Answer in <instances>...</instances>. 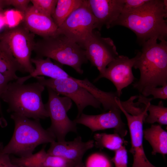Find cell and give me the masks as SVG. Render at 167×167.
<instances>
[{
	"mask_svg": "<svg viewBox=\"0 0 167 167\" xmlns=\"http://www.w3.org/2000/svg\"><path fill=\"white\" fill-rule=\"evenodd\" d=\"M151 101L148 103V111L149 114L145 118L144 122L153 124L157 122L160 124H167V108L165 107L162 101H160L157 105L151 104Z\"/></svg>",
	"mask_w": 167,
	"mask_h": 167,
	"instance_id": "cell-22",
	"label": "cell"
},
{
	"mask_svg": "<svg viewBox=\"0 0 167 167\" xmlns=\"http://www.w3.org/2000/svg\"><path fill=\"white\" fill-rule=\"evenodd\" d=\"M143 137L151 145L153 155L167 154V132L161 125L152 124L143 131Z\"/></svg>",
	"mask_w": 167,
	"mask_h": 167,
	"instance_id": "cell-18",
	"label": "cell"
},
{
	"mask_svg": "<svg viewBox=\"0 0 167 167\" xmlns=\"http://www.w3.org/2000/svg\"><path fill=\"white\" fill-rule=\"evenodd\" d=\"M1 11L0 10V14H1Z\"/></svg>",
	"mask_w": 167,
	"mask_h": 167,
	"instance_id": "cell-33",
	"label": "cell"
},
{
	"mask_svg": "<svg viewBox=\"0 0 167 167\" xmlns=\"http://www.w3.org/2000/svg\"><path fill=\"white\" fill-rule=\"evenodd\" d=\"M19 166V167H22V166Z\"/></svg>",
	"mask_w": 167,
	"mask_h": 167,
	"instance_id": "cell-34",
	"label": "cell"
},
{
	"mask_svg": "<svg viewBox=\"0 0 167 167\" xmlns=\"http://www.w3.org/2000/svg\"><path fill=\"white\" fill-rule=\"evenodd\" d=\"M23 15L24 24L35 35L45 37L56 34L58 27L51 17L39 12L32 5L28 6Z\"/></svg>",
	"mask_w": 167,
	"mask_h": 167,
	"instance_id": "cell-16",
	"label": "cell"
},
{
	"mask_svg": "<svg viewBox=\"0 0 167 167\" xmlns=\"http://www.w3.org/2000/svg\"><path fill=\"white\" fill-rule=\"evenodd\" d=\"M112 161L108 156L100 152L92 153L86 161L85 167H113Z\"/></svg>",
	"mask_w": 167,
	"mask_h": 167,
	"instance_id": "cell-23",
	"label": "cell"
},
{
	"mask_svg": "<svg viewBox=\"0 0 167 167\" xmlns=\"http://www.w3.org/2000/svg\"><path fill=\"white\" fill-rule=\"evenodd\" d=\"M96 28V20L87 0H83L81 4L58 28L56 34L65 35L84 49L87 40Z\"/></svg>",
	"mask_w": 167,
	"mask_h": 167,
	"instance_id": "cell-8",
	"label": "cell"
},
{
	"mask_svg": "<svg viewBox=\"0 0 167 167\" xmlns=\"http://www.w3.org/2000/svg\"><path fill=\"white\" fill-rule=\"evenodd\" d=\"M141 46L133 66L140 71V78L133 86L140 93L146 87L167 85V41L157 43L156 39H151Z\"/></svg>",
	"mask_w": 167,
	"mask_h": 167,
	"instance_id": "cell-2",
	"label": "cell"
},
{
	"mask_svg": "<svg viewBox=\"0 0 167 167\" xmlns=\"http://www.w3.org/2000/svg\"><path fill=\"white\" fill-rule=\"evenodd\" d=\"M90 8L100 30L105 26L108 29L114 26L121 14L124 0H87Z\"/></svg>",
	"mask_w": 167,
	"mask_h": 167,
	"instance_id": "cell-14",
	"label": "cell"
},
{
	"mask_svg": "<svg viewBox=\"0 0 167 167\" xmlns=\"http://www.w3.org/2000/svg\"><path fill=\"white\" fill-rule=\"evenodd\" d=\"M94 146L93 140L84 142L78 136L71 141H54L50 143L47 152L49 155L61 157L77 164L82 162L84 154Z\"/></svg>",
	"mask_w": 167,
	"mask_h": 167,
	"instance_id": "cell-15",
	"label": "cell"
},
{
	"mask_svg": "<svg viewBox=\"0 0 167 167\" xmlns=\"http://www.w3.org/2000/svg\"><path fill=\"white\" fill-rule=\"evenodd\" d=\"M75 166L74 167H75Z\"/></svg>",
	"mask_w": 167,
	"mask_h": 167,
	"instance_id": "cell-35",
	"label": "cell"
},
{
	"mask_svg": "<svg viewBox=\"0 0 167 167\" xmlns=\"http://www.w3.org/2000/svg\"><path fill=\"white\" fill-rule=\"evenodd\" d=\"M94 146L101 149L106 148L115 151L123 145L124 138L117 133L96 134L94 136Z\"/></svg>",
	"mask_w": 167,
	"mask_h": 167,
	"instance_id": "cell-21",
	"label": "cell"
},
{
	"mask_svg": "<svg viewBox=\"0 0 167 167\" xmlns=\"http://www.w3.org/2000/svg\"><path fill=\"white\" fill-rule=\"evenodd\" d=\"M45 87L38 82L24 84L16 80L10 82L1 99L7 103V111L28 118L44 119L49 117L42 94Z\"/></svg>",
	"mask_w": 167,
	"mask_h": 167,
	"instance_id": "cell-3",
	"label": "cell"
},
{
	"mask_svg": "<svg viewBox=\"0 0 167 167\" xmlns=\"http://www.w3.org/2000/svg\"><path fill=\"white\" fill-rule=\"evenodd\" d=\"M141 93L142 95L146 97L152 95L153 96V99L167 100V85L159 88L152 86L146 87L143 89Z\"/></svg>",
	"mask_w": 167,
	"mask_h": 167,
	"instance_id": "cell-25",
	"label": "cell"
},
{
	"mask_svg": "<svg viewBox=\"0 0 167 167\" xmlns=\"http://www.w3.org/2000/svg\"><path fill=\"white\" fill-rule=\"evenodd\" d=\"M33 51L37 57L49 58L72 68L82 74V65L88 62L85 50L63 34L42 37L35 42Z\"/></svg>",
	"mask_w": 167,
	"mask_h": 167,
	"instance_id": "cell-5",
	"label": "cell"
},
{
	"mask_svg": "<svg viewBox=\"0 0 167 167\" xmlns=\"http://www.w3.org/2000/svg\"><path fill=\"white\" fill-rule=\"evenodd\" d=\"M83 1V0H58L51 17L58 28L81 4Z\"/></svg>",
	"mask_w": 167,
	"mask_h": 167,
	"instance_id": "cell-20",
	"label": "cell"
},
{
	"mask_svg": "<svg viewBox=\"0 0 167 167\" xmlns=\"http://www.w3.org/2000/svg\"><path fill=\"white\" fill-rule=\"evenodd\" d=\"M11 118L14 121L15 128L10 141L2 149L3 153L27 157L33 154L38 145L55 141L49 130L42 127L40 119L31 120L15 113H11Z\"/></svg>",
	"mask_w": 167,
	"mask_h": 167,
	"instance_id": "cell-4",
	"label": "cell"
},
{
	"mask_svg": "<svg viewBox=\"0 0 167 167\" xmlns=\"http://www.w3.org/2000/svg\"><path fill=\"white\" fill-rule=\"evenodd\" d=\"M3 147V143L0 142V167H19L11 162L10 154L2 152Z\"/></svg>",
	"mask_w": 167,
	"mask_h": 167,
	"instance_id": "cell-29",
	"label": "cell"
},
{
	"mask_svg": "<svg viewBox=\"0 0 167 167\" xmlns=\"http://www.w3.org/2000/svg\"><path fill=\"white\" fill-rule=\"evenodd\" d=\"M114 155L111 159L114 167H127V151L124 145L115 151Z\"/></svg>",
	"mask_w": 167,
	"mask_h": 167,
	"instance_id": "cell-26",
	"label": "cell"
},
{
	"mask_svg": "<svg viewBox=\"0 0 167 167\" xmlns=\"http://www.w3.org/2000/svg\"><path fill=\"white\" fill-rule=\"evenodd\" d=\"M6 6L5 0H0V10L1 11H2L4 7Z\"/></svg>",
	"mask_w": 167,
	"mask_h": 167,
	"instance_id": "cell-31",
	"label": "cell"
},
{
	"mask_svg": "<svg viewBox=\"0 0 167 167\" xmlns=\"http://www.w3.org/2000/svg\"><path fill=\"white\" fill-rule=\"evenodd\" d=\"M10 81H11L10 79L0 72V115L2 118H3V114L1 102V96L8 83Z\"/></svg>",
	"mask_w": 167,
	"mask_h": 167,
	"instance_id": "cell-30",
	"label": "cell"
},
{
	"mask_svg": "<svg viewBox=\"0 0 167 167\" xmlns=\"http://www.w3.org/2000/svg\"><path fill=\"white\" fill-rule=\"evenodd\" d=\"M167 1L149 0L140 7L122 12L114 24L126 27L136 35L140 45L152 38H167Z\"/></svg>",
	"mask_w": 167,
	"mask_h": 167,
	"instance_id": "cell-1",
	"label": "cell"
},
{
	"mask_svg": "<svg viewBox=\"0 0 167 167\" xmlns=\"http://www.w3.org/2000/svg\"><path fill=\"white\" fill-rule=\"evenodd\" d=\"M45 87L49 88L59 95L66 96L76 104L78 109V117L88 106L100 108L101 104L96 97L76 81L77 78H70L46 79L44 76L35 77Z\"/></svg>",
	"mask_w": 167,
	"mask_h": 167,
	"instance_id": "cell-9",
	"label": "cell"
},
{
	"mask_svg": "<svg viewBox=\"0 0 167 167\" xmlns=\"http://www.w3.org/2000/svg\"><path fill=\"white\" fill-rule=\"evenodd\" d=\"M33 7L41 13L51 17L58 0H31Z\"/></svg>",
	"mask_w": 167,
	"mask_h": 167,
	"instance_id": "cell-24",
	"label": "cell"
},
{
	"mask_svg": "<svg viewBox=\"0 0 167 167\" xmlns=\"http://www.w3.org/2000/svg\"><path fill=\"white\" fill-rule=\"evenodd\" d=\"M31 62L35 66L34 71L28 76L19 77L16 80L17 82L24 83L28 79L37 76H45L53 79L71 77L61 67L53 63L49 58L44 59L36 57L31 58Z\"/></svg>",
	"mask_w": 167,
	"mask_h": 167,
	"instance_id": "cell-17",
	"label": "cell"
},
{
	"mask_svg": "<svg viewBox=\"0 0 167 167\" xmlns=\"http://www.w3.org/2000/svg\"><path fill=\"white\" fill-rule=\"evenodd\" d=\"M121 112L120 109L114 108L98 115H88L83 113L74 121L76 124L88 127L92 132L113 129L114 133L124 138L127 131L121 118Z\"/></svg>",
	"mask_w": 167,
	"mask_h": 167,
	"instance_id": "cell-13",
	"label": "cell"
},
{
	"mask_svg": "<svg viewBox=\"0 0 167 167\" xmlns=\"http://www.w3.org/2000/svg\"><path fill=\"white\" fill-rule=\"evenodd\" d=\"M136 59V56L130 58L126 56L119 55L108 64L104 72L99 74L94 82H96L103 78L109 79L115 86L120 97L122 89L133 83L135 79L132 68Z\"/></svg>",
	"mask_w": 167,
	"mask_h": 167,
	"instance_id": "cell-12",
	"label": "cell"
},
{
	"mask_svg": "<svg viewBox=\"0 0 167 167\" xmlns=\"http://www.w3.org/2000/svg\"><path fill=\"white\" fill-rule=\"evenodd\" d=\"M86 57L101 74L108 64L119 55L113 40L101 36L99 31H93L84 47Z\"/></svg>",
	"mask_w": 167,
	"mask_h": 167,
	"instance_id": "cell-10",
	"label": "cell"
},
{
	"mask_svg": "<svg viewBox=\"0 0 167 167\" xmlns=\"http://www.w3.org/2000/svg\"><path fill=\"white\" fill-rule=\"evenodd\" d=\"M47 88L48 99L45 105L51 121L48 129L57 141H64L68 133L77 131V124L67 115L72 105V101L66 96H60L51 88Z\"/></svg>",
	"mask_w": 167,
	"mask_h": 167,
	"instance_id": "cell-7",
	"label": "cell"
},
{
	"mask_svg": "<svg viewBox=\"0 0 167 167\" xmlns=\"http://www.w3.org/2000/svg\"><path fill=\"white\" fill-rule=\"evenodd\" d=\"M149 0H124L122 12H126L137 8L142 6Z\"/></svg>",
	"mask_w": 167,
	"mask_h": 167,
	"instance_id": "cell-28",
	"label": "cell"
},
{
	"mask_svg": "<svg viewBox=\"0 0 167 167\" xmlns=\"http://www.w3.org/2000/svg\"><path fill=\"white\" fill-rule=\"evenodd\" d=\"M17 71L21 72L20 66L7 48L0 41V72L11 81L19 78Z\"/></svg>",
	"mask_w": 167,
	"mask_h": 167,
	"instance_id": "cell-19",
	"label": "cell"
},
{
	"mask_svg": "<svg viewBox=\"0 0 167 167\" xmlns=\"http://www.w3.org/2000/svg\"><path fill=\"white\" fill-rule=\"evenodd\" d=\"M117 103L127 121L131 140V147L130 152L133 159L132 167H156L152 164L147 159L143 147V124L145 118L148 115V104L146 105V108L142 113L133 115L124 109L121 105L120 100L117 101Z\"/></svg>",
	"mask_w": 167,
	"mask_h": 167,
	"instance_id": "cell-11",
	"label": "cell"
},
{
	"mask_svg": "<svg viewBox=\"0 0 167 167\" xmlns=\"http://www.w3.org/2000/svg\"><path fill=\"white\" fill-rule=\"evenodd\" d=\"M35 35L23 23L7 29L0 34V41L11 53L22 72L30 74L34 70L31 57L35 42Z\"/></svg>",
	"mask_w": 167,
	"mask_h": 167,
	"instance_id": "cell-6",
	"label": "cell"
},
{
	"mask_svg": "<svg viewBox=\"0 0 167 167\" xmlns=\"http://www.w3.org/2000/svg\"><path fill=\"white\" fill-rule=\"evenodd\" d=\"M75 167H84V164L82 162L76 165L75 166Z\"/></svg>",
	"mask_w": 167,
	"mask_h": 167,
	"instance_id": "cell-32",
	"label": "cell"
},
{
	"mask_svg": "<svg viewBox=\"0 0 167 167\" xmlns=\"http://www.w3.org/2000/svg\"><path fill=\"white\" fill-rule=\"evenodd\" d=\"M6 6L11 5L23 15L28 7L29 0H5Z\"/></svg>",
	"mask_w": 167,
	"mask_h": 167,
	"instance_id": "cell-27",
	"label": "cell"
}]
</instances>
